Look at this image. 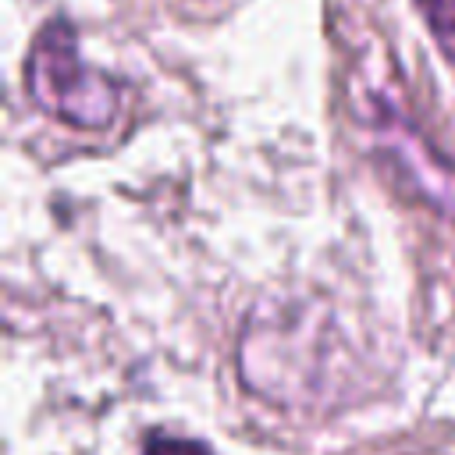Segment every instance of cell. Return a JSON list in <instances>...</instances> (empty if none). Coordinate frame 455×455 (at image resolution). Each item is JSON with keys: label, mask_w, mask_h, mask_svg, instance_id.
Instances as JSON below:
<instances>
[{"label": "cell", "mask_w": 455, "mask_h": 455, "mask_svg": "<svg viewBox=\"0 0 455 455\" xmlns=\"http://www.w3.org/2000/svg\"><path fill=\"white\" fill-rule=\"evenodd\" d=\"M366 124L380 164L398 185L437 213H455V167L430 146V139H423V132L387 100H373V117H366Z\"/></svg>", "instance_id": "cell-2"}, {"label": "cell", "mask_w": 455, "mask_h": 455, "mask_svg": "<svg viewBox=\"0 0 455 455\" xmlns=\"http://www.w3.org/2000/svg\"><path fill=\"white\" fill-rule=\"evenodd\" d=\"M142 455H213L206 444L199 441H188V437H164V434H153L142 448Z\"/></svg>", "instance_id": "cell-4"}, {"label": "cell", "mask_w": 455, "mask_h": 455, "mask_svg": "<svg viewBox=\"0 0 455 455\" xmlns=\"http://www.w3.org/2000/svg\"><path fill=\"white\" fill-rule=\"evenodd\" d=\"M25 85L36 107L82 132L110 128L121 110L117 82L82 60L75 28L64 18L39 28L25 64Z\"/></svg>", "instance_id": "cell-1"}, {"label": "cell", "mask_w": 455, "mask_h": 455, "mask_svg": "<svg viewBox=\"0 0 455 455\" xmlns=\"http://www.w3.org/2000/svg\"><path fill=\"white\" fill-rule=\"evenodd\" d=\"M434 43L441 46V53L455 64V0H416Z\"/></svg>", "instance_id": "cell-3"}]
</instances>
